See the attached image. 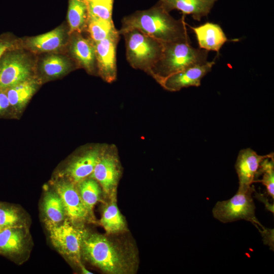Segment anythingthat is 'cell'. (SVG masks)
Wrapping results in <instances>:
<instances>
[{
	"label": "cell",
	"mask_w": 274,
	"mask_h": 274,
	"mask_svg": "<svg viewBox=\"0 0 274 274\" xmlns=\"http://www.w3.org/2000/svg\"><path fill=\"white\" fill-rule=\"evenodd\" d=\"M184 18L183 15L180 19H175L157 4L149 9L124 17L119 32L135 28L163 43L190 42Z\"/></svg>",
	"instance_id": "1"
},
{
	"label": "cell",
	"mask_w": 274,
	"mask_h": 274,
	"mask_svg": "<svg viewBox=\"0 0 274 274\" xmlns=\"http://www.w3.org/2000/svg\"><path fill=\"white\" fill-rule=\"evenodd\" d=\"M82 256L109 273L129 271L128 256L116 243L102 234L87 233L82 244Z\"/></svg>",
	"instance_id": "2"
},
{
	"label": "cell",
	"mask_w": 274,
	"mask_h": 274,
	"mask_svg": "<svg viewBox=\"0 0 274 274\" xmlns=\"http://www.w3.org/2000/svg\"><path fill=\"white\" fill-rule=\"evenodd\" d=\"M208 53L207 50L193 47L191 42L164 43L162 56L150 76L159 83L168 76L185 68L207 62Z\"/></svg>",
	"instance_id": "3"
},
{
	"label": "cell",
	"mask_w": 274,
	"mask_h": 274,
	"mask_svg": "<svg viewBox=\"0 0 274 274\" xmlns=\"http://www.w3.org/2000/svg\"><path fill=\"white\" fill-rule=\"evenodd\" d=\"M119 33L124 37L126 57L130 66L150 75L162 56L164 43L135 28Z\"/></svg>",
	"instance_id": "4"
},
{
	"label": "cell",
	"mask_w": 274,
	"mask_h": 274,
	"mask_svg": "<svg viewBox=\"0 0 274 274\" xmlns=\"http://www.w3.org/2000/svg\"><path fill=\"white\" fill-rule=\"evenodd\" d=\"M253 186L247 190L238 189L231 198L216 203L213 209L214 217L220 222L226 223L239 220H245L252 223L259 230L262 226L255 216V206L252 194Z\"/></svg>",
	"instance_id": "5"
},
{
	"label": "cell",
	"mask_w": 274,
	"mask_h": 274,
	"mask_svg": "<svg viewBox=\"0 0 274 274\" xmlns=\"http://www.w3.org/2000/svg\"><path fill=\"white\" fill-rule=\"evenodd\" d=\"M47 225L55 248L67 258L80 262L82 244L88 232L68 220L59 224L47 222Z\"/></svg>",
	"instance_id": "6"
},
{
	"label": "cell",
	"mask_w": 274,
	"mask_h": 274,
	"mask_svg": "<svg viewBox=\"0 0 274 274\" xmlns=\"http://www.w3.org/2000/svg\"><path fill=\"white\" fill-rule=\"evenodd\" d=\"M121 174L117 147L114 144H107L90 177L95 179L109 194L115 191Z\"/></svg>",
	"instance_id": "7"
},
{
	"label": "cell",
	"mask_w": 274,
	"mask_h": 274,
	"mask_svg": "<svg viewBox=\"0 0 274 274\" xmlns=\"http://www.w3.org/2000/svg\"><path fill=\"white\" fill-rule=\"evenodd\" d=\"M106 145L97 144L88 146L74 157L65 169L70 181L78 184L90 176Z\"/></svg>",
	"instance_id": "8"
},
{
	"label": "cell",
	"mask_w": 274,
	"mask_h": 274,
	"mask_svg": "<svg viewBox=\"0 0 274 274\" xmlns=\"http://www.w3.org/2000/svg\"><path fill=\"white\" fill-rule=\"evenodd\" d=\"M119 35L118 30L105 40L94 43L98 74L109 83L117 78L116 49Z\"/></svg>",
	"instance_id": "9"
},
{
	"label": "cell",
	"mask_w": 274,
	"mask_h": 274,
	"mask_svg": "<svg viewBox=\"0 0 274 274\" xmlns=\"http://www.w3.org/2000/svg\"><path fill=\"white\" fill-rule=\"evenodd\" d=\"M215 59L185 68L168 76L158 84L164 89L171 92L190 86L198 87L203 77L211 71L215 63Z\"/></svg>",
	"instance_id": "10"
},
{
	"label": "cell",
	"mask_w": 274,
	"mask_h": 274,
	"mask_svg": "<svg viewBox=\"0 0 274 274\" xmlns=\"http://www.w3.org/2000/svg\"><path fill=\"white\" fill-rule=\"evenodd\" d=\"M56 193L60 197L65 215L73 222L85 220L90 213L83 202L75 183L71 181H61L56 185Z\"/></svg>",
	"instance_id": "11"
},
{
	"label": "cell",
	"mask_w": 274,
	"mask_h": 274,
	"mask_svg": "<svg viewBox=\"0 0 274 274\" xmlns=\"http://www.w3.org/2000/svg\"><path fill=\"white\" fill-rule=\"evenodd\" d=\"M30 73V64L23 55H10L4 58L0 67V87H11L26 81Z\"/></svg>",
	"instance_id": "12"
},
{
	"label": "cell",
	"mask_w": 274,
	"mask_h": 274,
	"mask_svg": "<svg viewBox=\"0 0 274 274\" xmlns=\"http://www.w3.org/2000/svg\"><path fill=\"white\" fill-rule=\"evenodd\" d=\"M268 154L258 155L251 148L241 150L238 154L235 168L238 178L239 190H247L253 187L261 161Z\"/></svg>",
	"instance_id": "13"
},
{
	"label": "cell",
	"mask_w": 274,
	"mask_h": 274,
	"mask_svg": "<svg viewBox=\"0 0 274 274\" xmlns=\"http://www.w3.org/2000/svg\"><path fill=\"white\" fill-rule=\"evenodd\" d=\"M187 25L195 33L199 48L215 51L218 56L221 47L229 41L221 26L217 24L206 22L196 27Z\"/></svg>",
	"instance_id": "14"
},
{
	"label": "cell",
	"mask_w": 274,
	"mask_h": 274,
	"mask_svg": "<svg viewBox=\"0 0 274 274\" xmlns=\"http://www.w3.org/2000/svg\"><path fill=\"white\" fill-rule=\"evenodd\" d=\"M218 0H159L157 3L165 10L180 11L183 15H191L193 19L200 21L207 17Z\"/></svg>",
	"instance_id": "15"
},
{
	"label": "cell",
	"mask_w": 274,
	"mask_h": 274,
	"mask_svg": "<svg viewBox=\"0 0 274 274\" xmlns=\"http://www.w3.org/2000/svg\"><path fill=\"white\" fill-rule=\"evenodd\" d=\"M70 46L71 52L78 63L88 72L97 70L94 43L75 32ZM98 72V71H97Z\"/></svg>",
	"instance_id": "16"
},
{
	"label": "cell",
	"mask_w": 274,
	"mask_h": 274,
	"mask_svg": "<svg viewBox=\"0 0 274 274\" xmlns=\"http://www.w3.org/2000/svg\"><path fill=\"white\" fill-rule=\"evenodd\" d=\"M25 234L19 226L0 230V251L7 254L20 252L24 248Z\"/></svg>",
	"instance_id": "17"
},
{
	"label": "cell",
	"mask_w": 274,
	"mask_h": 274,
	"mask_svg": "<svg viewBox=\"0 0 274 274\" xmlns=\"http://www.w3.org/2000/svg\"><path fill=\"white\" fill-rule=\"evenodd\" d=\"M64 37L62 28L58 27L48 32L33 37L28 41L29 47L39 52H49L62 45Z\"/></svg>",
	"instance_id": "18"
},
{
	"label": "cell",
	"mask_w": 274,
	"mask_h": 274,
	"mask_svg": "<svg viewBox=\"0 0 274 274\" xmlns=\"http://www.w3.org/2000/svg\"><path fill=\"white\" fill-rule=\"evenodd\" d=\"M88 14L86 0H69L67 21L70 33L80 32L86 27Z\"/></svg>",
	"instance_id": "19"
},
{
	"label": "cell",
	"mask_w": 274,
	"mask_h": 274,
	"mask_svg": "<svg viewBox=\"0 0 274 274\" xmlns=\"http://www.w3.org/2000/svg\"><path fill=\"white\" fill-rule=\"evenodd\" d=\"M100 224L109 233H117L125 230V220L115 202L112 201L104 209Z\"/></svg>",
	"instance_id": "20"
},
{
	"label": "cell",
	"mask_w": 274,
	"mask_h": 274,
	"mask_svg": "<svg viewBox=\"0 0 274 274\" xmlns=\"http://www.w3.org/2000/svg\"><path fill=\"white\" fill-rule=\"evenodd\" d=\"M43 208L47 222L59 224L64 220L65 211L62 200L57 193L48 192L44 199Z\"/></svg>",
	"instance_id": "21"
},
{
	"label": "cell",
	"mask_w": 274,
	"mask_h": 274,
	"mask_svg": "<svg viewBox=\"0 0 274 274\" xmlns=\"http://www.w3.org/2000/svg\"><path fill=\"white\" fill-rule=\"evenodd\" d=\"M81 197L90 213L100 198L101 187L93 178L88 177L78 184Z\"/></svg>",
	"instance_id": "22"
},
{
	"label": "cell",
	"mask_w": 274,
	"mask_h": 274,
	"mask_svg": "<svg viewBox=\"0 0 274 274\" xmlns=\"http://www.w3.org/2000/svg\"><path fill=\"white\" fill-rule=\"evenodd\" d=\"M35 89V83L28 80L11 87L7 93L10 105L22 107L30 98Z\"/></svg>",
	"instance_id": "23"
},
{
	"label": "cell",
	"mask_w": 274,
	"mask_h": 274,
	"mask_svg": "<svg viewBox=\"0 0 274 274\" xmlns=\"http://www.w3.org/2000/svg\"><path fill=\"white\" fill-rule=\"evenodd\" d=\"M86 28L90 39L94 43L105 40L118 31L113 21L88 18Z\"/></svg>",
	"instance_id": "24"
},
{
	"label": "cell",
	"mask_w": 274,
	"mask_h": 274,
	"mask_svg": "<svg viewBox=\"0 0 274 274\" xmlns=\"http://www.w3.org/2000/svg\"><path fill=\"white\" fill-rule=\"evenodd\" d=\"M88 18L113 21L114 0H86Z\"/></svg>",
	"instance_id": "25"
},
{
	"label": "cell",
	"mask_w": 274,
	"mask_h": 274,
	"mask_svg": "<svg viewBox=\"0 0 274 274\" xmlns=\"http://www.w3.org/2000/svg\"><path fill=\"white\" fill-rule=\"evenodd\" d=\"M273 161V153L269 154L268 156L261 161L257 173L256 179L260 175H262V178L261 180H257L256 181L261 182L265 186L268 194L271 196L272 199H274Z\"/></svg>",
	"instance_id": "26"
},
{
	"label": "cell",
	"mask_w": 274,
	"mask_h": 274,
	"mask_svg": "<svg viewBox=\"0 0 274 274\" xmlns=\"http://www.w3.org/2000/svg\"><path fill=\"white\" fill-rule=\"evenodd\" d=\"M70 67L71 64L66 59L57 55L46 57L41 64L43 73L49 77H58L67 72Z\"/></svg>",
	"instance_id": "27"
},
{
	"label": "cell",
	"mask_w": 274,
	"mask_h": 274,
	"mask_svg": "<svg viewBox=\"0 0 274 274\" xmlns=\"http://www.w3.org/2000/svg\"><path fill=\"white\" fill-rule=\"evenodd\" d=\"M21 221L18 212L12 208H0V228L1 229L19 226Z\"/></svg>",
	"instance_id": "28"
},
{
	"label": "cell",
	"mask_w": 274,
	"mask_h": 274,
	"mask_svg": "<svg viewBox=\"0 0 274 274\" xmlns=\"http://www.w3.org/2000/svg\"><path fill=\"white\" fill-rule=\"evenodd\" d=\"M10 105L9 100L7 94L2 91H0V111H3Z\"/></svg>",
	"instance_id": "29"
},
{
	"label": "cell",
	"mask_w": 274,
	"mask_h": 274,
	"mask_svg": "<svg viewBox=\"0 0 274 274\" xmlns=\"http://www.w3.org/2000/svg\"><path fill=\"white\" fill-rule=\"evenodd\" d=\"M9 47V44L7 43H0V58L5 51Z\"/></svg>",
	"instance_id": "30"
},
{
	"label": "cell",
	"mask_w": 274,
	"mask_h": 274,
	"mask_svg": "<svg viewBox=\"0 0 274 274\" xmlns=\"http://www.w3.org/2000/svg\"><path fill=\"white\" fill-rule=\"evenodd\" d=\"M1 230V228H0V230Z\"/></svg>",
	"instance_id": "31"
}]
</instances>
